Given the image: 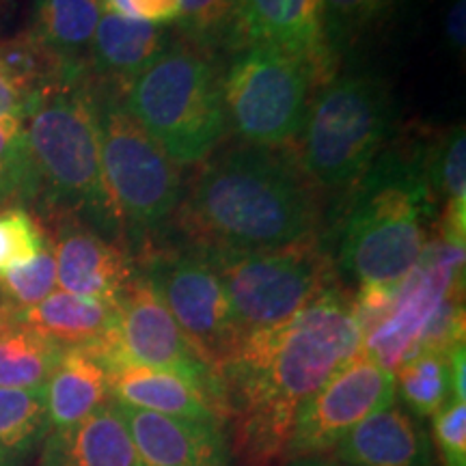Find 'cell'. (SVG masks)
Listing matches in <instances>:
<instances>
[{
  "label": "cell",
  "instance_id": "cell-32",
  "mask_svg": "<svg viewBox=\"0 0 466 466\" xmlns=\"http://www.w3.org/2000/svg\"><path fill=\"white\" fill-rule=\"evenodd\" d=\"M56 264L52 244L28 264L15 266L0 275L3 300L15 311H25L48 299L55 291Z\"/></svg>",
  "mask_w": 466,
  "mask_h": 466
},
{
  "label": "cell",
  "instance_id": "cell-7",
  "mask_svg": "<svg viewBox=\"0 0 466 466\" xmlns=\"http://www.w3.org/2000/svg\"><path fill=\"white\" fill-rule=\"evenodd\" d=\"M393 119L389 85L371 74L330 80L309 108L300 167L316 186L352 190L374 165Z\"/></svg>",
  "mask_w": 466,
  "mask_h": 466
},
{
  "label": "cell",
  "instance_id": "cell-16",
  "mask_svg": "<svg viewBox=\"0 0 466 466\" xmlns=\"http://www.w3.org/2000/svg\"><path fill=\"white\" fill-rule=\"evenodd\" d=\"M119 408L143 466H233L220 423Z\"/></svg>",
  "mask_w": 466,
  "mask_h": 466
},
{
  "label": "cell",
  "instance_id": "cell-15",
  "mask_svg": "<svg viewBox=\"0 0 466 466\" xmlns=\"http://www.w3.org/2000/svg\"><path fill=\"white\" fill-rule=\"evenodd\" d=\"M247 46H275L307 58L322 86L337 76L324 42L322 0H240L233 48Z\"/></svg>",
  "mask_w": 466,
  "mask_h": 466
},
{
  "label": "cell",
  "instance_id": "cell-21",
  "mask_svg": "<svg viewBox=\"0 0 466 466\" xmlns=\"http://www.w3.org/2000/svg\"><path fill=\"white\" fill-rule=\"evenodd\" d=\"M50 430L83 421L110 398V378L91 348H63L44 387Z\"/></svg>",
  "mask_w": 466,
  "mask_h": 466
},
{
  "label": "cell",
  "instance_id": "cell-8",
  "mask_svg": "<svg viewBox=\"0 0 466 466\" xmlns=\"http://www.w3.org/2000/svg\"><path fill=\"white\" fill-rule=\"evenodd\" d=\"M201 250L223 283L242 337L288 322L335 285L319 236L277 248Z\"/></svg>",
  "mask_w": 466,
  "mask_h": 466
},
{
  "label": "cell",
  "instance_id": "cell-12",
  "mask_svg": "<svg viewBox=\"0 0 466 466\" xmlns=\"http://www.w3.org/2000/svg\"><path fill=\"white\" fill-rule=\"evenodd\" d=\"M395 374L360 350L296 412L285 458L329 456L360 421L395 401Z\"/></svg>",
  "mask_w": 466,
  "mask_h": 466
},
{
  "label": "cell",
  "instance_id": "cell-28",
  "mask_svg": "<svg viewBox=\"0 0 466 466\" xmlns=\"http://www.w3.org/2000/svg\"><path fill=\"white\" fill-rule=\"evenodd\" d=\"M39 179L22 121L0 116V208L33 206Z\"/></svg>",
  "mask_w": 466,
  "mask_h": 466
},
{
  "label": "cell",
  "instance_id": "cell-39",
  "mask_svg": "<svg viewBox=\"0 0 466 466\" xmlns=\"http://www.w3.org/2000/svg\"><path fill=\"white\" fill-rule=\"evenodd\" d=\"M15 319V309H11L7 302H0V330L5 329V326L11 324Z\"/></svg>",
  "mask_w": 466,
  "mask_h": 466
},
{
  "label": "cell",
  "instance_id": "cell-33",
  "mask_svg": "<svg viewBox=\"0 0 466 466\" xmlns=\"http://www.w3.org/2000/svg\"><path fill=\"white\" fill-rule=\"evenodd\" d=\"M432 434L442 464L466 466V406L462 400L451 398L436 412Z\"/></svg>",
  "mask_w": 466,
  "mask_h": 466
},
{
  "label": "cell",
  "instance_id": "cell-18",
  "mask_svg": "<svg viewBox=\"0 0 466 466\" xmlns=\"http://www.w3.org/2000/svg\"><path fill=\"white\" fill-rule=\"evenodd\" d=\"M329 456L346 466H434L419 419L395 406L360 421Z\"/></svg>",
  "mask_w": 466,
  "mask_h": 466
},
{
  "label": "cell",
  "instance_id": "cell-10",
  "mask_svg": "<svg viewBox=\"0 0 466 466\" xmlns=\"http://www.w3.org/2000/svg\"><path fill=\"white\" fill-rule=\"evenodd\" d=\"M143 275L154 285L186 341L217 374L242 339L223 283L201 248H156L145 253Z\"/></svg>",
  "mask_w": 466,
  "mask_h": 466
},
{
  "label": "cell",
  "instance_id": "cell-20",
  "mask_svg": "<svg viewBox=\"0 0 466 466\" xmlns=\"http://www.w3.org/2000/svg\"><path fill=\"white\" fill-rule=\"evenodd\" d=\"M110 398L138 410L158 415L190 419V421L220 423L227 421L217 400L199 384L175 371L151 367L124 365L110 371Z\"/></svg>",
  "mask_w": 466,
  "mask_h": 466
},
{
  "label": "cell",
  "instance_id": "cell-3",
  "mask_svg": "<svg viewBox=\"0 0 466 466\" xmlns=\"http://www.w3.org/2000/svg\"><path fill=\"white\" fill-rule=\"evenodd\" d=\"M425 151L415 138L387 147L350 190L337 253L341 272L359 288H395L428 247V220L439 206Z\"/></svg>",
  "mask_w": 466,
  "mask_h": 466
},
{
  "label": "cell",
  "instance_id": "cell-23",
  "mask_svg": "<svg viewBox=\"0 0 466 466\" xmlns=\"http://www.w3.org/2000/svg\"><path fill=\"white\" fill-rule=\"evenodd\" d=\"M102 7L96 0H33L26 31L76 74H89V48Z\"/></svg>",
  "mask_w": 466,
  "mask_h": 466
},
{
  "label": "cell",
  "instance_id": "cell-34",
  "mask_svg": "<svg viewBox=\"0 0 466 466\" xmlns=\"http://www.w3.org/2000/svg\"><path fill=\"white\" fill-rule=\"evenodd\" d=\"M179 3L182 0H100V7L106 14L165 25V22L177 20Z\"/></svg>",
  "mask_w": 466,
  "mask_h": 466
},
{
  "label": "cell",
  "instance_id": "cell-27",
  "mask_svg": "<svg viewBox=\"0 0 466 466\" xmlns=\"http://www.w3.org/2000/svg\"><path fill=\"white\" fill-rule=\"evenodd\" d=\"M395 387L417 419L434 417L451 400L447 357L439 352L412 354L398 367Z\"/></svg>",
  "mask_w": 466,
  "mask_h": 466
},
{
  "label": "cell",
  "instance_id": "cell-41",
  "mask_svg": "<svg viewBox=\"0 0 466 466\" xmlns=\"http://www.w3.org/2000/svg\"><path fill=\"white\" fill-rule=\"evenodd\" d=\"M96 3H97V5H100V0H96Z\"/></svg>",
  "mask_w": 466,
  "mask_h": 466
},
{
  "label": "cell",
  "instance_id": "cell-29",
  "mask_svg": "<svg viewBox=\"0 0 466 466\" xmlns=\"http://www.w3.org/2000/svg\"><path fill=\"white\" fill-rule=\"evenodd\" d=\"M240 0H182L177 31L195 48L208 55L220 48H233Z\"/></svg>",
  "mask_w": 466,
  "mask_h": 466
},
{
  "label": "cell",
  "instance_id": "cell-30",
  "mask_svg": "<svg viewBox=\"0 0 466 466\" xmlns=\"http://www.w3.org/2000/svg\"><path fill=\"white\" fill-rule=\"evenodd\" d=\"M428 182L432 197L439 203H466V137L464 126L442 132L428 143Z\"/></svg>",
  "mask_w": 466,
  "mask_h": 466
},
{
  "label": "cell",
  "instance_id": "cell-11",
  "mask_svg": "<svg viewBox=\"0 0 466 466\" xmlns=\"http://www.w3.org/2000/svg\"><path fill=\"white\" fill-rule=\"evenodd\" d=\"M115 307L116 326L113 337L104 346L91 348L100 357L108 374L124 365L175 371L206 389L225 412L218 376L197 357L143 272H137L126 285Z\"/></svg>",
  "mask_w": 466,
  "mask_h": 466
},
{
  "label": "cell",
  "instance_id": "cell-40",
  "mask_svg": "<svg viewBox=\"0 0 466 466\" xmlns=\"http://www.w3.org/2000/svg\"><path fill=\"white\" fill-rule=\"evenodd\" d=\"M0 302H5V300H3V291H0Z\"/></svg>",
  "mask_w": 466,
  "mask_h": 466
},
{
  "label": "cell",
  "instance_id": "cell-38",
  "mask_svg": "<svg viewBox=\"0 0 466 466\" xmlns=\"http://www.w3.org/2000/svg\"><path fill=\"white\" fill-rule=\"evenodd\" d=\"M285 466H346L337 462L333 456H305V458H291Z\"/></svg>",
  "mask_w": 466,
  "mask_h": 466
},
{
  "label": "cell",
  "instance_id": "cell-2",
  "mask_svg": "<svg viewBox=\"0 0 466 466\" xmlns=\"http://www.w3.org/2000/svg\"><path fill=\"white\" fill-rule=\"evenodd\" d=\"M190 247L277 248L318 236L316 184L283 151L244 145L212 158L177 208Z\"/></svg>",
  "mask_w": 466,
  "mask_h": 466
},
{
  "label": "cell",
  "instance_id": "cell-22",
  "mask_svg": "<svg viewBox=\"0 0 466 466\" xmlns=\"http://www.w3.org/2000/svg\"><path fill=\"white\" fill-rule=\"evenodd\" d=\"M15 319L61 348H100L115 333L116 307L52 291L39 305L15 311Z\"/></svg>",
  "mask_w": 466,
  "mask_h": 466
},
{
  "label": "cell",
  "instance_id": "cell-19",
  "mask_svg": "<svg viewBox=\"0 0 466 466\" xmlns=\"http://www.w3.org/2000/svg\"><path fill=\"white\" fill-rule=\"evenodd\" d=\"M171 46L165 25L104 14L89 48V76L102 85L124 89Z\"/></svg>",
  "mask_w": 466,
  "mask_h": 466
},
{
  "label": "cell",
  "instance_id": "cell-31",
  "mask_svg": "<svg viewBox=\"0 0 466 466\" xmlns=\"http://www.w3.org/2000/svg\"><path fill=\"white\" fill-rule=\"evenodd\" d=\"M50 247L48 231L25 206L0 208V275L28 264Z\"/></svg>",
  "mask_w": 466,
  "mask_h": 466
},
{
  "label": "cell",
  "instance_id": "cell-14",
  "mask_svg": "<svg viewBox=\"0 0 466 466\" xmlns=\"http://www.w3.org/2000/svg\"><path fill=\"white\" fill-rule=\"evenodd\" d=\"M52 223L56 281L63 291L115 305L137 275L132 253L83 220L63 217Z\"/></svg>",
  "mask_w": 466,
  "mask_h": 466
},
{
  "label": "cell",
  "instance_id": "cell-4",
  "mask_svg": "<svg viewBox=\"0 0 466 466\" xmlns=\"http://www.w3.org/2000/svg\"><path fill=\"white\" fill-rule=\"evenodd\" d=\"M25 127L39 179V220L72 217L121 242L102 171L96 80L86 74L42 91Z\"/></svg>",
  "mask_w": 466,
  "mask_h": 466
},
{
  "label": "cell",
  "instance_id": "cell-26",
  "mask_svg": "<svg viewBox=\"0 0 466 466\" xmlns=\"http://www.w3.org/2000/svg\"><path fill=\"white\" fill-rule=\"evenodd\" d=\"M48 432L44 389H0V466L20 464Z\"/></svg>",
  "mask_w": 466,
  "mask_h": 466
},
{
  "label": "cell",
  "instance_id": "cell-13",
  "mask_svg": "<svg viewBox=\"0 0 466 466\" xmlns=\"http://www.w3.org/2000/svg\"><path fill=\"white\" fill-rule=\"evenodd\" d=\"M464 244L428 242L421 259L398 285L389 316L363 337V352L384 370L393 371L417 352L425 326L441 302L462 288Z\"/></svg>",
  "mask_w": 466,
  "mask_h": 466
},
{
  "label": "cell",
  "instance_id": "cell-24",
  "mask_svg": "<svg viewBox=\"0 0 466 466\" xmlns=\"http://www.w3.org/2000/svg\"><path fill=\"white\" fill-rule=\"evenodd\" d=\"M63 348L22 322L0 330V389L42 391Z\"/></svg>",
  "mask_w": 466,
  "mask_h": 466
},
{
  "label": "cell",
  "instance_id": "cell-1",
  "mask_svg": "<svg viewBox=\"0 0 466 466\" xmlns=\"http://www.w3.org/2000/svg\"><path fill=\"white\" fill-rule=\"evenodd\" d=\"M360 350L352 296L337 285L288 322L244 335L217 370L242 466H272L285 456L299 408Z\"/></svg>",
  "mask_w": 466,
  "mask_h": 466
},
{
  "label": "cell",
  "instance_id": "cell-17",
  "mask_svg": "<svg viewBox=\"0 0 466 466\" xmlns=\"http://www.w3.org/2000/svg\"><path fill=\"white\" fill-rule=\"evenodd\" d=\"M37 466H143L115 400L69 428L50 430Z\"/></svg>",
  "mask_w": 466,
  "mask_h": 466
},
{
  "label": "cell",
  "instance_id": "cell-37",
  "mask_svg": "<svg viewBox=\"0 0 466 466\" xmlns=\"http://www.w3.org/2000/svg\"><path fill=\"white\" fill-rule=\"evenodd\" d=\"M17 9H20V0H0V35L15 20Z\"/></svg>",
  "mask_w": 466,
  "mask_h": 466
},
{
  "label": "cell",
  "instance_id": "cell-25",
  "mask_svg": "<svg viewBox=\"0 0 466 466\" xmlns=\"http://www.w3.org/2000/svg\"><path fill=\"white\" fill-rule=\"evenodd\" d=\"M400 5L401 0H322L324 42L337 66L341 56L387 26Z\"/></svg>",
  "mask_w": 466,
  "mask_h": 466
},
{
  "label": "cell",
  "instance_id": "cell-5",
  "mask_svg": "<svg viewBox=\"0 0 466 466\" xmlns=\"http://www.w3.org/2000/svg\"><path fill=\"white\" fill-rule=\"evenodd\" d=\"M127 113L177 167L203 162L227 130L220 76L208 52L168 46L119 89Z\"/></svg>",
  "mask_w": 466,
  "mask_h": 466
},
{
  "label": "cell",
  "instance_id": "cell-36",
  "mask_svg": "<svg viewBox=\"0 0 466 466\" xmlns=\"http://www.w3.org/2000/svg\"><path fill=\"white\" fill-rule=\"evenodd\" d=\"M445 37L453 52H464L466 48V3L451 0L445 14Z\"/></svg>",
  "mask_w": 466,
  "mask_h": 466
},
{
  "label": "cell",
  "instance_id": "cell-6",
  "mask_svg": "<svg viewBox=\"0 0 466 466\" xmlns=\"http://www.w3.org/2000/svg\"><path fill=\"white\" fill-rule=\"evenodd\" d=\"M97 83V80H96ZM102 171L121 242L143 258L182 203L177 165L134 121L113 85L97 83Z\"/></svg>",
  "mask_w": 466,
  "mask_h": 466
},
{
  "label": "cell",
  "instance_id": "cell-9",
  "mask_svg": "<svg viewBox=\"0 0 466 466\" xmlns=\"http://www.w3.org/2000/svg\"><path fill=\"white\" fill-rule=\"evenodd\" d=\"M318 85L307 58L275 46L240 48L220 76L225 113L238 137L270 149L299 141Z\"/></svg>",
  "mask_w": 466,
  "mask_h": 466
},
{
  "label": "cell",
  "instance_id": "cell-35",
  "mask_svg": "<svg viewBox=\"0 0 466 466\" xmlns=\"http://www.w3.org/2000/svg\"><path fill=\"white\" fill-rule=\"evenodd\" d=\"M33 102V97H28L0 66V116H9V119H17L25 124Z\"/></svg>",
  "mask_w": 466,
  "mask_h": 466
}]
</instances>
